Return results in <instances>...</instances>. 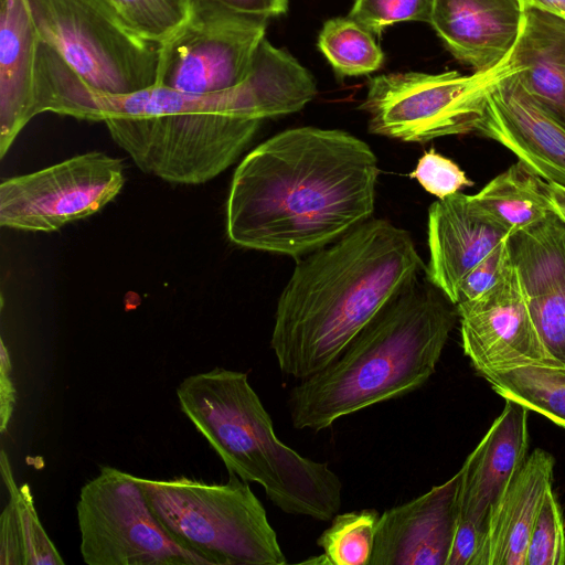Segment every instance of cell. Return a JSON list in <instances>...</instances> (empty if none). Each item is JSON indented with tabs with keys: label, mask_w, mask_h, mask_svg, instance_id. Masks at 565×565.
<instances>
[{
	"label": "cell",
	"mask_w": 565,
	"mask_h": 565,
	"mask_svg": "<svg viewBox=\"0 0 565 565\" xmlns=\"http://www.w3.org/2000/svg\"><path fill=\"white\" fill-rule=\"evenodd\" d=\"M377 158L339 129L284 130L247 153L226 200V234L241 247L301 257L371 218Z\"/></svg>",
	"instance_id": "obj_1"
},
{
	"label": "cell",
	"mask_w": 565,
	"mask_h": 565,
	"mask_svg": "<svg viewBox=\"0 0 565 565\" xmlns=\"http://www.w3.org/2000/svg\"><path fill=\"white\" fill-rule=\"evenodd\" d=\"M280 102L276 78L254 67L241 85L205 95L161 85L111 94L79 83L72 109L76 119L105 122L111 139L142 172L195 185L232 166L262 121L277 116Z\"/></svg>",
	"instance_id": "obj_2"
},
{
	"label": "cell",
	"mask_w": 565,
	"mask_h": 565,
	"mask_svg": "<svg viewBox=\"0 0 565 565\" xmlns=\"http://www.w3.org/2000/svg\"><path fill=\"white\" fill-rule=\"evenodd\" d=\"M424 263L409 233L369 218L298 260L277 302L270 347L303 380L331 363Z\"/></svg>",
	"instance_id": "obj_3"
},
{
	"label": "cell",
	"mask_w": 565,
	"mask_h": 565,
	"mask_svg": "<svg viewBox=\"0 0 565 565\" xmlns=\"http://www.w3.org/2000/svg\"><path fill=\"white\" fill-rule=\"evenodd\" d=\"M458 312L427 278L398 291L327 366L288 399L297 429L335 420L422 387L435 373Z\"/></svg>",
	"instance_id": "obj_4"
},
{
	"label": "cell",
	"mask_w": 565,
	"mask_h": 565,
	"mask_svg": "<svg viewBox=\"0 0 565 565\" xmlns=\"http://www.w3.org/2000/svg\"><path fill=\"white\" fill-rule=\"evenodd\" d=\"M177 397L228 473L260 484L281 511L319 521L339 512L340 478L327 462L301 456L276 436L246 373L214 367L190 375L179 384Z\"/></svg>",
	"instance_id": "obj_5"
},
{
	"label": "cell",
	"mask_w": 565,
	"mask_h": 565,
	"mask_svg": "<svg viewBox=\"0 0 565 565\" xmlns=\"http://www.w3.org/2000/svg\"><path fill=\"white\" fill-rule=\"evenodd\" d=\"M153 513L184 547L210 565H284L277 534L247 481L136 477Z\"/></svg>",
	"instance_id": "obj_6"
},
{
	"label": "cell",
	"mask_w": 565,
	"mask_h": 565,
	"mask_svg": "<svg viewBox=\"0 0 565 565\" xmlns=\"http://www.w3.org/2000/svg\"><path fill=\"white\" fill-rule=\"evenodd\" d=\"M43 44L95 89L128 94L157 84L159 45L141 38L113 0H26Z\"/></svg>",
	"instance_id": "obj_7"
},
{
	"label": "cell",
	"mask_w": 565,
	"mask_h": 565,
	"mask_svg": "<svg viewBox=\"0 0 565 565\" xmlns=\"http://www.w3.org/2000/svg\"><path fill=\"white\" fill-rule=\"evenodd\" d=\"M520 71L510 56L497 67L469 75L396 72L371 78L360 109L369 131L406 142L476 132L488 94Z\"/></svg>",
	"instance_id": "obj_8"
},
{
	"label": "cell",
	"mask_w": 565,
	"mask_h": 565,
	"mask_svg": "<svg viewBox=\"0 0 565 565\" xmlns=\"http://www.w3.org/2000/svg\"><path fill=\"white\" fill-rule=\"evenodd\" d=\"M81 554L88 565H206L153 513L136 476L109 466L81 489Z\"/></svg>",
	"instance_id": "obj_9"
},
{
	"label": "cell",
	"mask_w": 565,
	"mask_h": 565,
	"mask_svg": "<svg viewBox=\"0 0 565 565\" xmlns=\"http://www.w3.org/2000/svg\"><path fill=\"white\" fill-rule=\"evenodd\" d=\"M267 19L210 0H191L188 18L159 45L157 84L205 95L247 79Z\"/></svg>",
	"instance_id": "obj_10"
},
{
	"label": "cell",
	"mask_w": 565,
	"mask_h": 565,
	"mask_svg": "<svg viewBox=\"0 0 565 565\" xmlns=\"http://www.w3.org/2000/svg\"><path fill=\"white\" fill-rule=\"evenodd\" d=\"M125 184L122 161L100 151L77 154L0 184L2 227L50 233L103 210Z\"/></svg>",
	"instance_id": "obj_11"
},
{
	"label": "cell",
	"mask_w": 565,
	"mask_h": 565,
	"mask_svg": "<svg viewBox=\"0 0 565 565\" xmlns=\"http://www.w3.org/2000/svg\"><path fill=\"white\" fill-rule=\"evenodd\" d=\"M456 308L463 352L483 377L524 365L561 367L544 348L514 264L500 282Z\"/></svg>",
	"instance_id": "obj_12"
},
{
	"label": "cell",
	"mask_w": 565,
	"mask_h": 565,
	"mask_svg": "<svg viewBox=\"0 0 565 565\" xmlns=\"http://www.w3.org/2000/svg\"><path fill=\"white\" fill-rule=\"evenodd\" d=\"M476 134L502 145L545 181L565 188V122L530 96L516 73L488 94Z\"/></svg>",
	"instance_id": "obj_13"
},
{
	"label": "cell",
	"mask_w": 565,
	"mask_h": 565,
	"mask_svg": "<svg viewBox=\"0 0 565 565\" xmlns=\"http://www.w3.org/2000/svg\"><path fill=\"white\" fill-rule=\"evenodd\" d=\"M460 470L428 492L384 511L369 565H447L459 515Z\"/></svg>",
	"instance_id": "obj_14"
},
{
	"label": "cell",
	"mask_w": 565,
	"mask_h": 565,
	"mask_svg": "<svg viewBox=\"0 0 565 565\" xmlns=\"http://www.w3.org/2000/svg\"><path fill=\"white\" fill-rule=\"evenodd\" d=\"M510 247L544 348L565 369V223L552 212L511 235Z\"/></svg>",
	"instance_id": "obj_15"
},
{
	"label": "cell",
	"mask_w": 565,
	"mask_h": 565,
	"mask_svg": "<svg viewBox=\"0 0 565 565\" xmlns=\"http://www.w3.org/2000/svg\"><path fill=\"white\" fill-rule=\"evenodd\" d=\"M427 233L429 262L425 278L454 305L467 274L511 235L482 214L470 195L460 191L430 205Z\"/></svg>",
	"instance_id": "obj_16"
},
{
	"label": "cell",
	"mask_w": 565,
	"mask_h": 565,
	"mask_svg": "<svg viewBox=\"0 0 565 565\" xmlns=\"http://www.w3.org/2000/svg\"><path fill=\"white\" fill-rule=\"evenodd\" d=\"M524 11L520 0H434L429 24L455 58L482 73L510 56Z\"/></svg>",
	"instance_id": "obj_17"
},
{
	"label": "cell",
	"mask_w": 565,
	"mask_h": 565,
	"mask_svg": "<svg viewBox=\"0 0 565 565\" xmlns=\"http://www.w3.org/2000/svg\"><path fill=\"white\" fill-rule=\"evenodd\" d=\"M529 409L505 399V406L467 457L460 472L458 522L486 533L490 510L529 452Z\"/></svg>",
	"instance_id": "obj_18"
},
{
	"label": "cell",
	"mask_w": 565,
	"mask_h": 565,
	"mask_svg": "<svg viewBox=\"0 0 565 565\" xmlns=\"http://www.w3.org/2000/svg\"><path fill=\"white\" fill-rule=\"evenodd\" d=\"M554 466L543 449L527 455L490 510L475 565H526L530 535L552 488Z\"/></svg>",
	"instance_id": "obj_19"
},
{
	"label": "cell",
	"mask_w": 565,
	"mask_h": 565,
	"mask_svg": "<svg viewBox=\"0 0 565 565\" xmlns=\"http://www.w3.org/2000/svg\"><path fill=\"white\" fill-rule=\"evenodd\" d=\"M41 40L26 0L0 2V158L38 116L36 62Z\"/></svg>",
	"instance_id": "obj_20"
},
{
	"label": "cell",
	"mask_w": 565,
	"mask_h": 565,
	"mask_svg": "<svg viewBox=\"0 0 565 565\" xmlns=\"http://www.w3.org/2000/svg\"><path fill=\"white\" fill-rule=\"evenodd\" d=\"M510 58L519 66L516 76L530 96L565 122V20L525 10Z\"/></svg>",
	"instance_id": "obj_21"
},
{
	"label": "cell",
	"mask_w": 565,
	"mask_h": 565,
	"mask_svg": "<svg viewBox=\"0 0 565 565\" xmlns=\"http://www.w3.org/2000/svg\"><path fill=\"white\" fill-rule=\"evenodd\" d=\"M470 199L511 235L543 222L553 212L550 182L519 160Z\"/></svg>",
	"instance_id": "obj_22"
},
{
	"label": "cell",
	"mask_w": 565,
	"mask_h": 565,
	"mask_svg": "<svg viewBox=\"0 0 565 565\" xmlns=\"http://www.w3.org/2000/svg\"><path fill=\"white\" fill-rule=\"evenodd\" d=\"M484 379L504 399L534 411L565 428V369L524 365Z\"/></svg>",
	"instance_id": "obj_23"
},
{
	"label": "cell",
	"mask_w": 565,
	"mask_h": 565,
	"mask_svg": "<svg viewBox=\"0 0 565 565\" xmlns=\"http://www.w3.org/2000/svg\"><path fill=\"white\" fill-rule=\"evenodd\" d=\"M373 35L350 17L332 18L323 23L318 47L340 77L366 75L384 62Z\"/></svg>",
	"instance_id": "obj_24"
},
{
	"label": "cell",
	"mask_w": 565,
	"mask_h": 565,
	"mask_svg": "<svg viewBox=\"0 0 565 565\" xmlns=\"http://www.w3.org/2000/svg\"><path fill=\"white\" fill-rule=\"evenodd\" d=\"M379 519L380 513L372 509L334 515L331 525L317 541L323 550L317 563L369 565Z\"/></svg>",
	"instance_id": "obj_25"
},
{
	"label": "cell",
	"mask_w": 565,
	"mask_h": 565,
	"mask_svg": "<svg viewBox=\"0 0 565 565\" xmlns=\"http://www.w3.org/2000/svg\"><path fill=\"white\" fill-rule=\"evenodd\" d=\"M3 482L13 502L20 526L24 565H63L64 561L46 534L36 513L28 483L18 487L6 450L0 454Z\"/></svg>",
	"instance_id": "obj_26"
},
{
	"label": "cell",
	"mask_w": 565,
	"mask_h": 565,
	"mask_svg": "<svg viewBox=\"0 0 565 565\" xmlns=\"http://www.w3.org/2000/svg\"><path fill=\"white\" fill-rule=\"evenodd\" d=\"M125 21L145 40L160 45L185 21L191 0H113Z\"/></svg>",
	"instance_id": "obj_27"
},
{
	"label": "cell",
	"mask_w": 565,
	"mask_h": 565,
	"mask_svg": "<svg viewBox=\"0 0 565 565\" xmlns=\"http://www.w3.org/2000/svg\"><path fill=\"white\" fill-rule=\"evenodd\" d=\"M526 565H565V522L553 488L545 494L535 519Z\"/></svg>",
	"instance_id": "obj_28"
},
{
	"label": "cell",
	"mask_w": 565,
	"mask_h": 565,
	"mask_svg": "<svg viewBox=\"0 0 565 565\" xmlns=\"http://www.w3.org/2000/svg\"><path fill=\"white\" fill-rule=\"evenodd\" d=\"M434 0H354L349 17L374 35L405 21L430 23Z\"/></svg>",
	"instance_id": "obj_29"
},
{
	"label": "cell",
	"mask_w": 565,
	"mask_h": 565,
	"mask_svg": "<svg viewBox=\"0 0 565 565\" xmlns=\"http://www.w3.org/2000/svg\"><path fill=\"white\" fill-rule=\"evenodd\" d=\"M409 177L416 179L427 192L438 199L473 184L456 162L436 152L435 149L424 153Z\"/></svg>",
	"instance_id": "obj_30"
},
{
	"label": "cell",
	"mask_w": 565,
	"mask_h": 565,
	"mask_svg": "<svg viewBox=\"0 0 565 565\" xmlns=\"http://www.w3.org/2000/svg\"><path fill=\"white\" fill-rule=\"evenodd\" d=\"M510 237L503 239L467 274L459 287L456 305L480 297L501 281L513 265Z\"/></svg>",
	"instance_id": "obj_31"
},
{
	"label": "cell",
	"mask_w": 565,
	"mask_h": 565,
	"mask_svg": "<svg viewBox=\"0 0 565 565\" xmlns=\"http://www.w3.org/2000/svg\"><path fill=\"white\" fill-rule=\"evenodd\" d=\"M0 565H24L20 526L11 500L0 516Z\"/></svg>",
	"instance_id": "obj_32"
},
{
	"label": "cell",
	"mask_w": 565,
	"mask_h": 565,
	"mask_svg": "<svg viewBox=\"0 0 565 565\" xmlns=\"http://www.w3.org/2000/svg\"><path fill=\"white\" fill-rule=\"evenodd\" d=\"M0 431L6 434L15 405V388L11 377L10 354L1 339L0 350Z\"/></svg>",
	"instance_id": "obj_33"
},
{
	"label": "cell",
	"mask_w": 565,
	"mask_h": 565,
	"mask_svg": "<svg viewBox=\"0 0 565 565\" xmlns=\"http://www.w3.org/2000/svg\"><path fill=\"white\" fill-rule=\"evenodd\" d=\"M233 10L262 17L265 19L279 17L287 12L288 0H210Z\"/></svg>",
	"instance_id": "obj_34"
},
{
	"label": "cell",
	"mask_w": 565,
	"mask_h": 565,
	"mask_svg": "<svg viewBox=\"0 0 565 565\" xmlns=\"http://www.w3.org/2000/svg\"><path fill=\"white\" fill-rule=\"evenodd\" d=\"M524 10L534 9L565 20V0H520Z\"/></svg>",
	"instance_id": "obj_35"
},
{
	"label": "cell",
	"mask_w": 565,
	"mask_h": 565,
	"mask_svg": "<svg viewBox=\"0 0 565 565\" xmlns=\"http://www.w3.org/2000/svg\"><path fill=\"white\" fill-rule=\"evenodd\" d=\"M553 212L565 223V188L550 183Z\"/></svg>",
	"instance_id": "obj_36"
}]
</instances>
